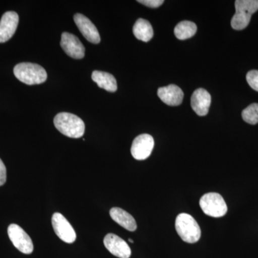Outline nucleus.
Segmentation results:
<instances>
[{
	"instance_id": "nucleus-16",
	"label": "nucleus",
	"mask_w": 258,
	"mask_h": 258,
	"mask_svg": "<svg viewBox=\"0 0 258 258\" xmlns=\"http://www.w3.org/2000/svg\"><path fill=\"white\" fill-rule=\"evenodd\" d=\"M92 80L100 88L108 92H115L117 91V82L114 76L108 73L95 71L92 74Z\"/></svg>"
},
{
	"instance_id": "nucleus-23",
	"label": "nucleus",
	"mask_w": 258,
	"mask_h": 258,
	"mask_svg": "<svg viewBox=\"0 0 258 258\" xmlns=\"http://www.w3.org/2000/svg\"><path fill=\"white\" fill-rule=\"evenodd\" d=\"M128 241L130 242H132V243H134V240H132V239H128Z\"/></svg>"
},
{
	"instance_id": "nucleus-19",
	"label": "nucleus",
	"mask_w": 258,
	"mask_h": 258,
	"mask_svg": "<svg viewBox=\"0 0 258 258\" xmlns=\"http://www.w3.org/2000/svg\"><path fill=\"white\" fill-rule=\"evenodd\" d=\"M242 117L246 123L251 125L258 123V103H252L242 112Z\"/></svg>"
},
{
	"instance_id": "nucleus-1",
	"label": "nucleus",
	"mask_w": 258,
	"mask_h": 258,
	"mask_svg": "<svg viewBox=\"0 0 258 258\" xmlns=\"http://www.w3.org/2000/svg\"><path fill=\"white\" fill-rule=\"evenodd\" d=\"M54 125L61 134L70 138L79 139L85 132V123L77 115L70 113H58L54 118Z\"/></svg>"
},
{
	"instance_id": "nucleus-18",
	"label": "nucleus",
	"mask_w": 258,
	"mask_h": 258,
	"mask_svg": "<svg viewBox=\"0 0 258 258\" xmlns=\"http://www.w3.org/2000/svg\"><path fill=\"white\" fill-rule=\"evenodd\" d=\"M197 30L196 24L193 22L182 21L174 28V35L179 40H186L193 37L196 34Z\"/></svg>"
},
{
	"instance_id": "nucleus-8",
	"label": "nucleus",
	"mask_w": 258,
	"mask_h": 258,
	"mask_svg": "<svg viewBox=\"0 0 258 258\" xmlns=\"http://www.w3.org/2000/svg\"><path fill=\"white\" fill-rule=\"evenodd\" d=\"M154 147V140L149 134H141L134 139L131 152L137 160H145L150 157Z\"/></svg>"
},
{
	"instance_id": "nucleus-6",
	"label": "nucleus",
	"mask_w": 258,
	"mask_h": 258,
	"mask_svg": "<svg viewBox=\"0 0 258 258\" xmlns=\"http://www.w3.org/2000/svg\"><path fill=\"white\" fill-rule=\"evenodd\" d=\"M8 236L15 247L24 254H31L34 246L30 236L20 226L12 224L8 229Z\"/></svg>"
},
{
	"instance_id": "nucleus-20",
	"label": "nucleus",
	"mask_w": 258,
	"mask_h": 258,
	"mask_svg": "<svg viewBox=\"0 0 258 258\" xmlns=\"http://www.w3.org/2000/svg\"><path fill=\"white\" fill-rule=\"evenodd\" d=\"M246 79L249 86L258 92V71L253 70V71H249L246 76Z\"/></svg>"
},
{
	"instance_id": "nucleus-2",
	"label": "nucleus",
	"mask_w": 258,
	"mask_h": 258,
	"mask_svg": "<svg viewBox=\"0 0 258 258\" xmlns=\"http://www.w3.org/2000/svg\"><path fill=\"white\" fill-rule=\"evenodd\" d=\"M15 77L25 84L36 85L45 82L47 75L40 64L32 62H22L14 68Z\"/></svg>"
},
{
	"instance_id": "nucleus-5",
	"label": "nucleus",
	"mask_w": 258,
	"mask_h": 258,
	"mask_svg": "<svg viewBox=\"0 0 258 258\" xmlns=\"http://www.w3.org/2000/svg\"><path fill=\"white\" fill-rule=\"evenodd\" d=\"M200 205L204 213L210 217H222L227 212L225 201L218 193L205 194L200 199Z\"/></svg>"
},
{
	"instance_id": "nucleus-10",
	"label": "nucleus",
	"mask_w": 258,
	"mask_h": 258,
	"mask_svg": "<svg viewBox=\"0 0 258 258\" xmlns=\"http://www.w3.org/2000/svg\"><path fill=\"white\" fill-rule=\"evenodd\" d=\"M106 248L112 254L119 258H129L132 254V250L125 241L118 235L109 233L103 240Z\"/></svg>"
},
{
	"instance_id": "nucleus-11",
	"label": "nucleus",
	"mask_w": 258,
	"mask_h": 258,
	"mask_svg": "<svg viewBox=\"0 0 258 258\" xmlns=\"http://www.w3.org/2000/svg\"><path fill=\"white\" fill-rule=\"evenodd\" d=\"M74 22L79 28L80 31L86 40L91 43L98 44L101 42L99 32L94 24L82 14L77 13L74 15Z\"/></svg>"
},
{
	"instance_id": "nucleus-17",
	"label": "nucleus",
	"mask_w": 258,
	"mask_h": 258,
	"mask_svg": "<svg viewBox=\"0 0 258 258\" xmlns=\"http://www.w3.org/2000/svg\"><path fill=\"white\" fill-rule=\"evenodd\" d=\"M133 32L138 40L145 42L152 40L154 36V30L152 25L148 20L142 18L137 20L134 24Z\"/></svg>"
},
{
	"instance_id": "nucleus-3",
	"label": "nucleus",
	"mask_w": 258,
	"mask_h": 258,
	"mask_svg": "<svg viewBox=\"0 0 258 258\" xmlns=\"http://www.w3.org/2000/svg\"><path fill=\"white\" fill-rule=\"evenodd\" d=\"M175 228L181 240L187 243H195L201 237L200 226L189 214L181 213L176 217Z\"/></svg>"
},
{
	"instance_id": "nucleus-13",
	"label": "nucleus",
	"mask_w": 258,
	"mask_h": 258,
	"mask_svg": "<svg viewBox=\"0 0 258 258\" xmlns=\"http://www.w3.org/2000/svg\"><path fill=\"white\" fill-rule=\"evenodd\" d=\"M211 101V95L210 93L204 88H198L191 96V108L200 116H205L208 113Z\"/></svg>"
},
{
	"instance_id": "nucleus-4",
	"label": "nucleus",
	"mask_w": 258,
	"mask_h": 258,
	"mask_svg": "<svg viewBox=\"0 0 258 258\" xmlns=\"http://www.w3.org/2000/svg\"><path fill=\"white\" fill-rule=\"evenodd\" d=\"M235 5L236 12L231 26L236 30H242L248 26L251 17L257 11L258 0H237Z\"/></svg>"
},
{
	"instance_id": "nucleus-22",
	"label": "nucleus",
	"mask_w": 258,
	"mask_h": 258,
	"mask_svg": "<svg viewBox=\"0 0 258 258\" xmlns=\"http://www.w3.org/2000/svg\"><path fill=\"white\" fill-rule=\"evenodd\" d=\"M7 170L3 161L0 159V186H3L6 182Z\"/></svg>"
},
{
	"instance_id": "nucleus-7",
	"label": "nucleus",
	"mask_w": 258,
	"mask_h": 258,
	"mask_svg": "<svg viewBox=\"0 0 258 258\" xmlns=\"http://www.w3.org/2000/svg\"><path fill=\"white\" fill-rule=\"evenodd\" d=\"M52 224L56 235L66 243H74L76 240V234L74 227L67 219L58 212L54 213L52 217Z\"/></svg>"
},
{
	"instance_id": "nucleus-15",
	"label": "nucleus",
	"mask_w": 258,
	"mask_h": 258,
	"mask_svg": "<svg viewBox=\"0 0 258 258\" xmlns=\"http://www.w3.org/2000/svg\"><path fill=\"white\" fill-rule=\"evenodd\" d=\"M110 215L113 220L127 230L134 232L137 230V225L135 219L125 210L118 208H113L110 210Z\"/></svg>"
},
{
	"instance_id": "nucleus-12",
	"label": "nucleus",
	"mask_w": 258,
	"mask_h": 258,
	"mask_svg": "<svg viewBox=\"0 0 258 258\" xmlns=\"http://www.w3.org/2000/svg\"><path fill=\"white\" fill-rule=\"evenodd\" d=\"M19 23L15 12H7L0 20V43L8 41L14 35Z\"/></svg>"
},
{
	"instance_id": "nucleus-14",
	"label": "nucleus",
	"mask_w": 258,
	"mask_h": 258,
	"mask_svg": "<svg viewBox=\"0 0 258 258\" xmlns=\"http://www.w3.org/2000/svg\"><path fill=\"white\" fill-rule=\"evenodd\" d=\"M158 96L168 106H177L182 103L184 93L177 86L171 84L159 88Z\"/></svg>"
},
{
	"instance_id": "nucleus-21",
	"label": "nucleus",
	"mask_w": 258,
	"mask_h": 258,
	"mask_svg": "<svg viewBox=\"0 0 258 258\" xmlns=\"http://www.w3.org/2000/svg\"><path fill=\"white\" fill-rule=\"evenodd\" d=\"M138 3L149 8H157L164 3V0H139Z\"/></svg>"
},
{
	"instance_id": "nucleus-9",
	"label": "nucleus",
	"mask_w": 258,
	"mask_h": 258,
	"mask_svg": "<svg viewBox=\"0 0 258 258\" xmlns=\"http://www.w3.org/2000/svg\"><path fill=\"white\" fill-rule=\"evenodd\" d=\"M60 45L64 52L73 58L82 59L85 56V47L73 34L63 32L61 36Z\"/></svg>"
}]
</instances>
